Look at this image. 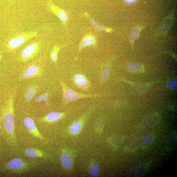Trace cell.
Masks as SVG:
<instances>
[{"label":"cell","instance_id":"8","mask_svg":"<svg viewBox=\"0 0 177 177\" xmlns=\"http://www.w3.org/2000/svg\"><path fill=\"white\" fill-rule=\"evenodd\" d=\"M65 114L64 113L52 112L49 113L45 116L39 119L38 120L41 123H54L63 118Z\"/></svg>","mask_w":177,"mask_h":177},{"label":"cell","instance_id":"20","mask_svg":"<svg viewBox=\"0 0 177 177\" xmlns=\"http://www.w3.org/2000/svg\"><path fill=\"white\" fill-rule=\"evenodd\" d=\"M139 144L138 139H135L131 140L128 143L126 146V149L129 151H132L136 150Z\"/></svg>","mask_w":177,"mask_h":177},{"label":"cell","instance_id":"7","mask_svg":"<svg viewBox=\"0 0 177 177\" xmlns=\"http://www.w3.org/2000/svg\"><path fill=\"white\" fill-rule=\"evenodd\" d=\"M24 124L30 134L36 138L44 139L35 124L33 120L29 118H26L24 120Z\"/></svg>","mask_w":177,"mask_h":177},{"label":"cell","instance_id":"30","mask_svg":"<svg viewBox=\"0 0 177 177\" xmlns=\"http://www.w3.org/2000/svg\"><path fill=\"white\" fill-rule=\"evenodd\" d=\"M125 1L128 3H132L135 1V0H125Z\"/></svg>","mask_w":177,"mask_h":177},{"label":"cell","instance_id":"25","mask_svg":"<svg viewBox=\"0 0 177 177\" xmlns=\"http://www.w3.org/2000/svg\"><path fill=\"white\" fill-rule=\"evenodd\" d=\"M60 48L58 46H54L51 52V58L53 62L56 63L58 59V52L60 50Z\"/></svg>","mask_w":177,"mask_h":177},{"label":"cell","instance_id":"29","mask_svg":"<svg viewBox=\"0 0 177 177\" xmlns=\"http://www.w3.org/2000/svg\"><path fill=\"white\" fill-rule=\"evenodd\" d=\"M167 86L169 88L175 89L177 88V80L176 79L171 81L167 84Z\"/></svg>","mask_w":177,"mask_h":177},{"label":"cell","instance_id":"1","mask_svg":"<svg viewBox=\"0 0 177 177\" xmlns=\"http://www.w3.org/2000/svg\"><path fill=\"white\" fill-rule=\"evenodd\" d=\"M2 124L4 133L8 143L12 146H17V142L15 130L13 99L8 100L4 109Z\"/></svg>","mask_w":177,"mask_h":177},{"label":"cell","instance_id":"31","mask_svg":"<svg viewBox=\"0 0 177 177\" xmlns=\"http://www.w3.org/2000/svg\"><path fill=\"white\" fill-rule=\"evenodd\" d=\"M1 55H0V60H1Z\"/></svg>","mask_w":177,"mask_h":177},{"label":"cell","instance_id":"10","mask_svg":"<svg viewBox=\"0 0 177 177\" xmlns=\"http://www.w3.org/2000/svg\"><path fill=\"white\" fill-rule=\"evenodd\" d=\"M74 80L76 85L83 90H86L89 88V82L87 78L83 75H76L74 77Z\"/></svg>","mask_w":177,"mask_h":177},{"label":"cell","instance_id":"17","mask_svg":"<svg viewBox=\"0 0 177 177\" xmlns=\"http://www.w3.org/2000/svg\"><path fill=\"white\" fill-rule=\"evenodd\" d=\"M36 91L37 89L35 86H32L28 88L24 97L26 101L27 102L31 101L35 95Z\"/></svg>","mask_w":177,"mask_h":177},{"label":"cell","instance_id":"2","mask_svg":"<svg viewBox=\"0 0 177 177\" xmlns=\"http://www.w3.org/2000/svg\"><path fill=\"white\" fill-rule=\"evenodd\" d=\"M36 162H29L16 158L11 160L4 165V170L14 173H21L31 169L35 167Z\"/></svg>","mask_w":177,"mask_h":177},{"label":"cell","instance_id":"19","mask_svg":"<svg viewBox=\"0 0 177 177\" xmlns=\"http://www.w3.org/2000/svg\"><path fill=\"white\" fill-rule=\"evenodd\" d=\"M82 123L80 121H77L71 126L70 131L73 135H77L80 132L82 128Z\"/></svg>","mask_w":177,"mask_h":177},{"label":"cell","instance_id":"11","mask_svg":"<svg viewBox=\"0 0 177 177\" xmlns=\"http://www.w3.org/2000/svg\"><path fill=\"white\" fill-rule=\"evenodd\" d=\"M25 153L27 156L32 158H45L47 157V155L45 152L36 149H27L25 151Z\"/></svg>","mask_w":177,"mask_h":177},{"label":"cell","instance_id":"15","mask_svg":"<svg viewBox=\"0 0 177 177\" xmlns=\"http://www.w3.org/2000/svg\"><path fill=\"white\" fill-rule=\"evenodd\" d=\"M128 68L131 72H142L144 71L143 65L138 63H133L128 66Z\"/></svg>","mask_w":177,"mask_h":177},{"label":"cell","instance_id":"18","mask_svg":"<svg viewBox=\"0 0 177 177\" xmlns=\"http://www.w3.org/2000/svg\"><path fill=\"white\" fill-rule=\"evenodd\" d=\"M90 173L91 175L98 176L100 174V168L99 163L97 162H94L90 167Z\"/></svg>","mask_w":177,"mask_h":177},{"label":"cell","instance_id":"4","mask_svg":"<svg viewBox=\"0 0 177 177\" xmlns=\"http://www.w3.org/2000/svg\"><path fill=\"white\" fill-rule=\"evenodd\" d=\"M36 36H37V33L35 32L23 33L12 39L9 42V46L11 49H15Z\"/></svg>","mask_w":177,"mask_h":177},{"label":"cell","instance_id":"9","mask_svg":"<svg viewBox=\"0 0 177 177\" xmlns=\"http://www.w3.org/2000/svg\"><path fill=\"white\" fill-rule=\"evenodd\" d=\"M96 43V39L95 36L91 35H85L82 39L78 47V51L76 58L81 51L85 47L91 46H94Z\"/></svg>","mask_w":177,"mask_h":177},{"label":"cell","instance_id":"13","mask_svg":"<svg viewBox=\"0 0 177 177\" xmlns=\"http://www.w3.org/2000/svg\"><path fill=\"white\" fill-rule=\"evenodd\" d=\"M146 167L144 165L139 164L132 167L130 170L131 174L134 176H139L145 172Z\"/></svg>","mask_w":177,"mask_h":177},{"label":"cell","instance_id":"22","mask_svg":"<svg viewBox=\"0 0 177 177\" xmlns=\"http://www.w3.org/2000/svg\"><path fill=\"white\" fill-rule=\"evenodd\" d=\"M140 32V29L138 28H134L131 30L129 36V39L132 43L138 37Z\"/></svg>","mask_w":177,"mask_h":177},{"label":"cell","instance_id":"21","mask_svg":"<svg viewBox=\"0 0 177 177\" xmlns=\"http://www.w3.org/2000/svg\"><path fill=\"white\" fill-rule=\"evenodd\" d=\"M176 143V138L173 135L168 136L166 140L165 145L168 149H171L174 147Z\"/></svg>","mask_w":177,"mask_h":177},{"label":"cell","instance_id":"14","mask_svg":"<svg viewBox=\"0 0 177 177\" xmlns=\"http://www.w3.org/2000/svg\"><path fill=\"white\" fill-rule=\"evenodd\" d=\"M39 68L36 65H33L29 67L23 72L24 77L29 78L35 75L38 72Z\"/></svg>","mask_w":177,"mask_h":177},{"label":"cell","instance_id":"28","mask_svg":"<svg viewBox=\"0 0 177 177\" xmlns=\"http://www.w3.org/2000/svg\"><path fill=\"white\" fill-rule=\"evenodd\" d=\"M172 21L171 19H170L168 23H167V20L165 21V22L163 24L162 29V32H166L168 30L169 28L170 27V26Z\"/></svg>","mask_w":177,"mask_h":177},{"label":"cell","instance_id":"23","mask_svg":"<svg viewBox=\"0 0 177 177\" xmlns=\"http://www.w3.org/2000/svg\"><path fill=\"white\" fill-rule=\"evenodd\" d=\"M110 73V70L108 67L103 68L100 73V77L103 81H105L109 78Z\"/></svg>","mask_w":177,"mask_h":177},{"label":"cell","instance_id":"5","mask_svg":"<svg viewBox=\"0 0 177 177\" xmlns=\"http://www.w3.org/2000/svg\"><path fill=\"white\" fill-rule=\"evenodd\" d=\"M40 49L39 42H35L26 47L21 54L22 59L24 61L31 58L37 53Z\"/></svg>","mask_w":177,"mask_h":177},{"label":"cell","instance_id":"3","mask_svg":"<svg viewBox=\"0 0 177 177\" xmlns=\"http://www.w3.org/2000/svg\"><path fill=\"white\" fill-rule=\"evenodd\" d=\"M63 91V99L65 101L69 102L81 99L95 97L100 96L99 95H87L77 92L67 86L63 82H60Z\"/></svg>","mask_w":177,"mask_h":177},{"label":"cell","instance_id":"26","mask_svg":"<svg viewBox=\"0 0 177 177\" xmlns=\"http://www.w3.org/2000/svg\"><path fill=\"white\" fill-rule=\"evenodd\" d=\"M89 20L90 23L92 24V25L96 29L103 31V30H105V27H103L100 25L98 23H97L94 20L91 18H89Z\"/></svg>","mask_w":177,"mask_h":177},{"label":"cell","instance_id":"16","mask_svg":"<svg viewBox=\"0 0 177 177\" xmlns=\"http://www.w3.org/2000/svg\"><path fill=\"white\" fill-rule=\"evenodd\" d=\"M157 119L158 117L156 115H150L144 119L143 121V124L144 126H151L155 124Z\"/></svg>","mask_w":177,"mask_h":177},{"label":"cell","instance_id":"27","mask_svg":"<svg viewBox=\"0 0 177 177\" xmlns=\"http://www.w3.org/2000/svg\"><path fill=\"white\" fill-rule=\"evenodd\" d=\"M48 99V95L47 94H44L41 95L36 97L35 100L36 102L39 103L42 101H47Z\"/></svg>","mask_w":177,"mask_h":177},{"label":"cell","instance_id":"12","mask_svg":"<svg viewBox=\"0 0 177 177\" xmlns=\"http://www.w3.org/2000/svg\"><path fill=\"white\" fill-rule=\"evenodd\" d=\"M61 161L63 167L65 169H70L72 165V160L70 156L66 152H63L61 156Z\"/></svg>","mask_w":177,"mask_h":177},{"label":"cell","instance_id":"6","mask_svg":"<svg viewBox=\"0 0 177 177\" xmlns=\"http://www.w3.org/2000/svg\"><path fill=\"white\" fill-rule=\"evenodd\" d=\"M47 6L49 9L58 17L63 24L66 25V22L68 21V18L65 12L54 5L51 1L48 2Z\"/></svg>","mask_w":177,"mask_h":177},{"label":"cell","instance_id":"24","mask_svg":"<svg viewBox=\"0 0 177 177\" xmlns=\"http://www.w3.org/2000/svg\"><path fill=\"white\" fill-rule=\"evenodd\" d=\"M153 139L154 137L151 134H146L142 138V143L144 145H148L153 141Z\"/></svg>","mask_w":177,"mask_h":177}]
</instances>
